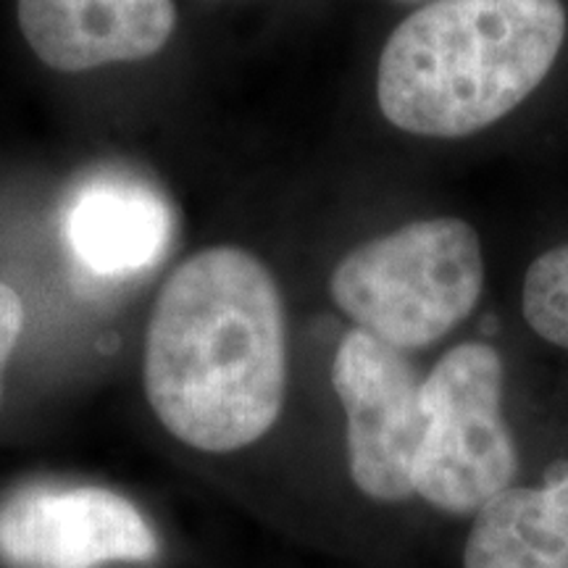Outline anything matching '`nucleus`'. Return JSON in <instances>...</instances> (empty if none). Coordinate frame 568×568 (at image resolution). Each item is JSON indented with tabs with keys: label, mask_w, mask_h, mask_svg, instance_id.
<instances>
[{
	"label": "nucleus",
	"mask_w": 568,
	"mask_h": 568,
	"mask_svg": "<svg viewBox=\"0 0 568 568\" xmlns=\"http://www.w3.org/2000/svg\"><path fill=\"white\" fill-rule=\"evenodd\" d=\"M397 3H429V0H397Z\"/></svg>",
	"instance_id": "f8f14e48"
},
{
	"label": "nucleus",
	"mask_w": 568,
	"mask_h": 568,
	"mask_svg": "<svg viewBox=\"0 0 568 568\" xmlns=\"http://www.w3.org/2000/svg\"><path fill=\"white\" fill-rule=\"evenodd\" d=\"M159 550L145 516L101 487H34L0 506V558L17 568L142 564Z\"/></svg>",
	"instance_id": "423d86ee"
},
{
	"label": "nucleus",
	"mask_w": 568,
	"mask_h": 568,
	"mask_svg": "<svg viewBox=\"0 0 568 568\" xmlns=\"http://www.w3.org/2000/svg\"><path fill=\"white\" fill-rule=\"evenodd\" d=\"M145 393L161 424L205 453L266 435L287 393L284 303L243 247L195 253L169 276L145 339Z\"/></svg>",
	"instance_id": "f257e3e1"
},
{
	"label": "nucleus",
	"mask_w": 568,
	"mask_h": 568,
	"mask_svg": "<svg viewBox=\"0 0 568 568\" xmlns=\"http://www.w3.org/2000/svg\"><path fill=\"white\" fill-rule=\"evenodd\" d=\"M63 234L90 274L130 276L153 266L166 251L172 213L145 182L98 176L69 201Z\"/></svg>",
	"instance_id": "6e6552de"
},
{
	"label": "nucleus",
	"mask_w": 568,
	"mask_h": 568,
	"mask_svg": "<svg viewBox=\"0 0 568 568\" xmlns=\"http://www.w3.org/2000/svg\"><path fill=\"white\" fill-rule=\"evenodd\" d=\"M176 24L174 0H19V27L55 71L151 59Z\"/></svg>",
	"instance_id": "0eeeda50"
},
{
	"label": "nucleus",
	"mask_w": 568,
	"mask_h": 568,
	"mask_svg": "<svg viewBox=\"0 0 568 568\" xmlns=\"http://www.w3.org/2000/svg\"><path fill=\"white\" fill-rule=\"evenodd\" d=\"M332 385L347 416V464L361 493L397 503L416 493L422 385L397 347L355 326L337 347Z\"/></svg>",
	"instance_id": "39448f33"
},
{
	"label": "nucleus",
	"mask_w": 568,
	"mask_h": 568,
	"mask_svg": "<svg viewBox=\"0 0 568 568\" xmlns=\"http://www.w3.org/2000/svg\"><path fill=\"white\" fill-rule=\"evenodd\" d=\"M416 493L447 514H477L508 487L518 458L503 418V361L493 345L447 351L422 385Z\"/></svg>",
	"instance_id": "20e7f679"
},
{
	"label": "nucleus",
	"mask_w": 568,
	"mask_h": 568,
	"mask_svg": "<svg viewBox=\"0 0 568 568\" xmlns=\"http://www.w3.org/2000/svg\"><path fill=\"white\" fill-rule=\"evenodd\" d=\"M521 303L531 329L568 351V245L552 247L531 261Z\"/></svg>",
	"instance_id": "9d476101"
},
{
	"label": "nucleus",
	"mask_w": 568,
	"mask_h": 568,
	"mask_svg": "<svg viewBox=\"0 0 568 568\" xmlns=\"http://www.w3.org/2000/svg\"><path fill=\"white\" fill-rule=\"evenodd\" d=\"M485 287L479 234L464 219L410 222L368 240L332 272V297L397 351L426 347L468 318Z\"/></svg>",
	"instance_id": "7ed1b4c3"
},
{
	"label": "nucleus",
	"mask_w": 568,
	"mask_h": 568,
	"mask_svg": "<svg viewBox=\"0 0 568 568\" xmlns=\"http://www.w3.org/2000/svg\"><path fill=\"white\" fill-rule=\"evenodd\" d=\"M564 40L560 0H429L389 34L376 101L403 132L468 138L527 101Z\"/></svg>",
	"instance_id": "f03ea898"
},
{
	"label": "nucleus",
	"mask_w": 568,
	"mask_h": 568,
	"mask_svg": "<svg viewBox=\"0 0 568 568\" xmlns=\"http://www.w3.org/2000/svg\"><path fill=\"white\" fill-rule=\"evenodd\" d=\"M21 326H24V305L17 290L9 287L6 282H0V400H3V382H6V368L13 355L21 337Z\"/></svg>",
	"instance_id": "9b49d317"
},
{
	"label": "nucleus",
	"mask_w": 568,
	"mask_h": 568,
	"mask_svg": "<svg viewBox=\"0 0 568 568\" xmlns=\"http://www.w3.org/2000/svg\"><path fill=\"white\" fill-rule=\"evenodd\" d=\"M466 568H568V466L542 489L506 487L477 510Z\"/></svg>",
	"instance_id": "1a4fd4ad"
}]
</instances>
